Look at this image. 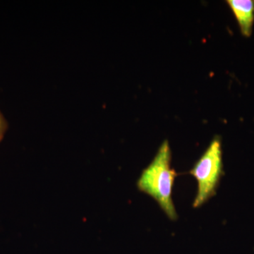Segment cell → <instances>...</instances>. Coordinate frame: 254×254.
Instances as JSON below:
<instances>
[{
  "mask_svg": "<svg viewBox=\"0 0 254 254\" xmlns=\"http://www.w3.org/2000/svg\"><path fill=\"white\" fill-rule=\"evenodd\" d=\"M227 2L236 18L241 33L250 37L254 22V0H228Z\"/></svg>",
  "mask_w": 254,
  "mask_h": 254,
  "instance_id": "cell-3",
  "label": "cell"
},
{
  "mask_svg": "<svg viewBox=\"0 0 254 254\" xmlns=\"http://www.w3.org/2000/svg\"><path fill=\"white\" fill-rule=\"evenodd\" d=\"M171 150L168 141L159 148L153 161L143 170L138 189L156 200L164 213L171 220L177 218L172 193L176 173L171 167Z\"/></svg>",
  "mask_w": 254,
  "mask_h": 254,
  "instance_id": "cell-1",
  "label": "cell"
},
{
  "mask_svg": "<svg viewBox=\"0 0 254 254\" xmlns=\"http://www.w3.org/2000/svg\"><path fill=\"white\" fill-rule=\"evenodd\" d=\"M222 173L221 141L220 138H215L190 172L198 185L193 204L194 208L204 204L215 195Z\"/></svg>",
  "mask_w": 254,
  "mask_h": 254,
  "instance_id": "cell-2",
  "label": "cell"
},
{
  "mask_svg": "<svg viewBox=\"0 0 254 254\" xmlns=\"http://www.w3.org/2000/svg\"><path fill=\"white\" fill-rule=\"evenodd\" d=\"M5 130V123L4 119H3L2 116H1V114H0V140L2 138L3 134H4V132Z\"/></svg>",
  "mask_w": 254,
  "mask_h": 254,
  "instance_id": "cell-4",
  "label": "cell"
}]
</instances>
